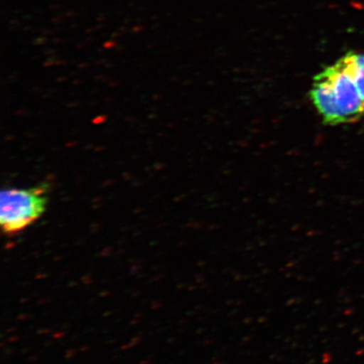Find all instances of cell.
Here are the masks:
<instances>
[{
	"instance_id": "1",
	"label": "cell",
	"mask_w": 364,
	"mask_h": 364,
	"mask_svg": "<svg viewBox=\"0 0 364 364\" xmlns=\"http://www.w3.org/2000/svg\"><path fill=\"white\" fill-rule=\"evenodd\" d=\"M310 97L325 124L351 123L364 114V102L345 56L316 76Z\"/></svg>"
},
{
	"instance_id": "2",
	"label": "cell",
	"mask_w": 364,
	"mask_h": 364,
	"mask_svg": "<svg viewBox=\"0 0 364 364\" xmlns=\"http://www.w3.org/2000/svg\"><path fill=\"white\" fill-rule=\"evenodd\" d=\"M48 184L28 188H6L0 196V225L7 235L21 233L44 214Z\"/></svg>"
},
{
	"instance_id": "3",
	"label": "cell",
	"mask_w": 364,
	"mask_h": 364,
	"mask_svg": "<svg viewBox=\"0 0 364 364\" xmlns=\"http://www.w3.org/2000/svg\"><path fill=\"white\" fill-rule=\"evenodd\" d=\"M345 58H346L347 62H348L352 75H353L354 79H355L359 93H360L361 97H363L364 102V69L361 68V67L356 63L355 59H354V53H348V54L345 55Z\"/></svg>"
},
{
	"instance_id": "4",
	"label": "cell",
	"mask_w": 364,
	"mask_h": 364,
	"mask_svg": "<svg viewBox=\"0 0 364 364\" xmlns=\"http://www.w3.org/2000/svg\"><path fill=\"white\" fill-rule=\"evenodd\" d=\"M76 355V350H73V349H70V350L67 351L66 358H70L72 356Z\"/></svg>"
},
{
	"instance_id": "5",
	"label": "cell",
	"mask_w": 364,
	"mask_h": 364,
	"mask_svg": "<svg viewBox=\"0 0 364 364\" xmlns=\"http://www.w3.org/2000/svg\"><path fill=\"white\" fill-rule=\"evenodd\" d=\"M88 349H90V348H88V347H85V348L80 349V351H86V350H88Z\"/></svg>"
}]
</instances>
